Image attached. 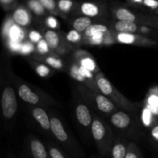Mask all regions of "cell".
Instances as JSON below:
<instances>
[{
	"instance_id": "cell-1",
	"label": "cell",
	"mask_w": 158,
	"mask_h": 158,
	"mask_svg": "<svg viewBox=\"0 0 158 158\" xmlns=\"http://www.w3.org/2000/svg\"><path fill=\"white\" fill-rule=\"evenodd\" d=\"M17 100L15 92L11 87H6L2 95V114L6 118H11L17 110Z\"/></svg>"
},
{
	"instance_id": "cell-2",
	"label": "cell",
	"mask_w": 158,
	"mask_h": 158,
	"mask_svg": "<svg viewBox=\"0 0 158 158\" xmlns=\"http://www.w3.org/2000/svg\"><path fill=\"white\" fill-rule=\"evenodd\" d=\"M50 128L52 132L60 141L64 142L68 139L67 134L63 128L61 121L57 118H52L50 120Z\"/></svg>"
},
{
	"instance_id": "cell-3",
	"label": "cell",
	"mask_w": 158,
	"mask_h": 158,
	"mask_svg": "<svg viewBox=\"0 0 158 158\" xmlns=\"http://www.w3.org/2000/svg\"><path fill=\"white\" fill-rule=\"evenodd\" d=\"M76 115L80 124L84 127L89 126L92 121L90 113L87 106L83 104H80L76 110Z\"/></svg>"
},
{
	"instance_id": "cell-4",
	"label": "cell",
	"mask_w": 158,
	"mask_h": 158,
	"mask_svg": "<svg viewBox=\"0 0 158 158\" xmlns=\"http://www.w3.org/2000/svg\"><path fill=\"white\" fill-rule=\"evenodd\" d=\"M19 95L22 100L31 104H36L39 101L38 96L32 92L30 88L26 85H22L19 88Z\"/></svg>"
},
{
	"instance_id": "cell-5",
	"label": "cell",
	"mask_w": 158,
	"mask_h": 158,
	"mask_svg": "<svg viewBox=\"0 0 158 158\" xmlns=\"http://www.w3.org/2000/svg\"><path fill=\"white\" fill-rule=\"evenodd\" d=\"M32 115L34 118L39 122L40 126L44 130H49L50 127V121H49L46 111L42 108H35L32 111Z\"/></svg>"
},
{
	"instance_id": "cell-6",
	"label": "cell",
	"mask_w": 158,
	"mask_h": 158,
	"mask_svg": "<svg viewBox=\"0 0 158 158\" xmlns=\"http://www.w3.org/2000/svg\"><path fill=\"white\" fill-rule=\"evenodd\" d=\"M111 122L117 127L123 129L130 124L131 119L129 116L123 112H117L111 117Z\"/></svg>"
},
{
	"instance_id": "cell-7",
	"label": "cell",
	"mask_w": 158,
	"mask_h": 158,
	"mask_svg": "<svg viewBox=\"0 0 158 158\" xmlns=\"http://www.w3.org/2000/svg\"><path fill=\"white\" fill-rule=\"evenodd\" d=\"M30 148L34 158H47L46 149L40 140H32L30 143Z\"/></svg>"
},
{
	"instance_id": "cell-8",
	"label": "cell",
	"mask_w": 158,
	"mask_h": 158,
	"mask_svg": "<svg viewBox=\"0 0 158 158\" xmlns=\"http://www.w3.org/2000/svg\"><path fill=\"white\" fill-rule=\"evenodd\" d=\"M97 107L103 113H110L114 109V104L112 102L106 98L105 96L98 95L96 98Z\"/></svg>"
},
{
	"instance_id": "cell-9",
	"label": "cell",
	"mask_w": 158,
	"mask_h": 158,
	"mask_svg": "<svg viewBox=\"0 0 158 158\" xmlns=\"http://www.w3.org/2000/svg\"><path fill=\"white\" fill-rule=\"evenodd\" d=\"M92 133L96 140H101L105 135V127L100 120H94L92 124Z\"/></svg>"
},
{
	"instance_id": "cell-10",
	"label": "cell",
	"mask_w": 158,
	"mask_h": 158,
	"mask_svg": "<svg viewBox=\"0 0 158 158\" xmlns=\"http://www.w3.org/2000/svg\"><path fill=\"white\" fill-rule=\"evenodd\" d=\"M115 28L117 31L120 32H127V33H131L134 32L137 30V25L132 22L127 21H119L116 23Z\"/></svg>"
},
{
	"instance_id": "cell-11",
	"label": "cell",
	"mask_w": 158,
	"mask_h": 158,
	"mask_svg": "<svg viewBox=\"0 0 158 158\" xmlns=\"http://www.w3.org/2000/svg\"><path fill=\"white\" fill-rule=\"evenodd\" d=\"M15 21L20 26H26L29 23V15L24 9H17L13 14Z\"/></svg>"
},
{
	"instance_id": "cell-12",
	"label": "cell",
	"mask_w": 158,
	"mask_h": 158,
	"mask_svg": "<svg viewBox=\"0 0 158 158\" xmlns=\"http://www.w3.org/2000/svg\"><path fill=\"white\" fill-rule=\"evenodd\" d=\"M91 26V19L86 16L80 17L77 19L73 23V28L77 32H83Z\"/></svg>"
},
{
	"instance_id": "cell-13",
	"label": "cell",
	"mask_w": 158,
	"mask_h": 158,
	"mask_svg": "<svg viewBox=\"0 0 158 158\" xmlns=\"http://www.w3.org/2000/svg\"><path fill=\"white\" fill-rule=\"evenodd\" d=\"M9 35L11 41L20 43V42L23 40V37H24V33H23L21 28L19 27V26H17V25H13L12 27L11 28L10 31H9Z\"/></svg>"
},
{
	"instance_id": "cell-14",
	"label": "cell",
	"mask_w": 158,
	"mask_h": 158,
	"mask_svg": "<svg viewBox=\"0 0 158 158\" xmlns=\"http://www.w3.org/2000/svg\"><path fill=\"white\" fill-rule=\"evenodd\" d=\"M107 31V28L106 26H103V25L100 24H96V25H91L89 26L87 29L85 31V34L86 35L89 37L94 36V35L100 32H105Z\"/></svg>"
},
{
	"instance_id": "cell-15",
	"label": "cell",
	"mask_w": 158,
	"mask_h": 158,
	"mask_svg": "<svg viewBox=\"0 0 158 158\" xmlns=\"http://www.w3.org/2000/svg\"><path fill=\"white\" fill-rule=\"evenodd\" d=\"M45 39L46 43L52 49H55L59 45V37L58 35L53 31L49 30L45 34Z\"/></svg>"
},
{
	"instance_id": "cell-16",
	"label": "cell",
	"mask_w": 158,
	"mask_h": 158,
	"mask_svg": "<svg viewBox=\"0 0 158 158\" xmlns=\"http://www.w3.org/2000/svg\"><path fill=\"white\" fill-rule=\"evenodd\" d=\"M97 86L104 95H110L113 92V87L110 83L105 78H100L97 80Z\"/></svg>"
},
{
	"instance_id": "cell-17",
	"label": "cell",
	"mask_w": 158,
	"mask_h": 158,
	"mask_svg": "<svg viewBox=\"0 0 158 158\" xmlns=\"http://www.w3.org/2000/svg\"><path fill=\"white\" fill-rule=\"evenodd\" d=\"M117 17L118 19H120V21L132 22V23L135 21L136 19L134 14L125 9H120L117 10Z\"/></svg>"
},
{
	"instance_id": "cell-18",
	"label": "cell",
	"mask_w": 158,
	"mask_h": 158,
	"mask_svg": "<svg viewBox=\"0 0 158 158\" xmlns=\"http://www.w3.org/2000/svg\"><path fill=\"white\" fill-rule=\"evenodd\" d=\"M82 12L88 16H95L98 14V8L92 3H84L82 6Z\"/></svg>"
},
{
	"instance_id": "cell-19",
	"label": "cell",
	"mask_w": 158,
	"mask_h": 158,
	"mask_svg": "<svg viewBox=\"0 0 158 158\" xmlns=\"http://www.w3.org/2000/svg\"><path fill=\"white\" fill-rule=\"evenodd\" d=\"M127 149L122 143H118L114 147L112 151L113 158H125L127 154Z\"/></svg>"
},
{
	"instance_id": "cell-20",
	"label": "cell",
	"mask_w": 158,
	"mask_h": 158,
	"mask_svg": "<svg viewBox=\"0 0 158 158\" xmlns=\"http://www.w3.org/2000/svg\"><path fill=\"white\" fill-rule=\"evenodd\" d=\"M118 40L122 43L126 44H131L133 43L135 40V37L131 33H127V32H120L117 36Z\"/></svg>"
},
{
	"instance_id": "cell-21",
	"label": "cell",
	"mask_w": 158,
	"mask_h": 158,
	"mask_svg": "<svg viewBox=\"0 0 158 158\" xmlns=\"http://www.w3.org/2000/svg\"><path fill=\"white\" fill-rule=\"evenodd\" d=\"M81 66L93 72L96 69L95 62L90 58H84L81 60Z\"/></svg>"
},
{
	"instance_id": "cell-22",
	"label": "cell",
	"mask_w": 158,
	"mask_h": 158,
	"mask_svg": "<svg viewBox=\"0 0 158 158\" xmlns=\"http://www.w3.org/2000/svg\"><path fill=\"white\" fill-rule=\"evenodd\" d=\"M31 9L37 14H42L43 12V7L41 3L37 0H31L29 2Z\"/></svg>"
},
{
	"instance_id": "cell-23",
	"label": "cell",
	"mask_w": 158,
	"mask_h": 158,
	"mask_svg": "<svg viewBox=\"0 0 158 158\" xmlns=\"http://www.w3.org/2000/svg\"><path fill=\"white\" fill-rule=\"evenodd\" d=\"M66 40L71 43H77V42L80 41V35L79 34V32L77 30H71L69 31V33L66 35Z\"/></svg>"
},
{
	"instance_id": "cell-24",
	"label": "cell",
	"mask_w": 158,
	"mask_h": 158,
	"mask_svg": "<svg viewBox=\"0 0 158 158\" xmlns=\"http://www.w3.org/2000/svg\"><path fill=\"white\" fill-rule=\"evenodd\" d=\"M46 63L51 66L52 67L56 68V69H60L63 66V63L60 61V60H57V59L53 58V57H48L46 59Z\"/></svg>"
},
{
	"instance_id": "cell-25",
	"label": "cell",
	"mask_w": 158,
	"mask_h": 158,
	"mask_svg": "<svg viewBox=\"0 0 158 158\" xmlns=\"http://www.w3.org/2000/svg\"><path fill=\"white\" fill-rule=\"evenodd\" d=\"M71 75H72V77L74 79H76L78 81H84V77L81 75V73L80 72V69H79V68L77 66H73L71 68Z\"/></svg>"
},
{
	"instance_id": "cell-26",
	"label": "cell",
	"mask_w": 158,
	"mask_h": 158,
	"mask_svg": "<svg viewBox=\"0 0 158 158\" xmlns=\"http://www.w3.org/2000/svg\"><path fill=\"white\" fill-rule=\"evenodd\" d=\"M73 2L70 0H60L59 2V7L62 11L67 12L72 7Z\"/></svg>"
},
{
	"instance_id": "cell-27",
	"label": "cell",
	"mask_w": 158,
	"mask_h": 158,
	"mask_svg": "<svg viewBox=\"0 0 158 158\" xmlns=\"http://www.w3.org/2000/svg\"><path fill=\"white\" fill-rule=\"evenodd\" d=\"M151 110L146 108L143 110V114H142V120H143V123L146 126H149L151 123Z\"/></svg>"
},
{
	"instance_id": "cell-28",
	"label": "cell",
	"mask_w": 158,
	"mask_h": 158,
	"mask_svg": "<svg viewBox=\"0 0 158 158\" xmlns=\"http://www.w3.org/2000/svg\"><path fill=\"white\" fill-rule=\"evenodd\" d=\"M36 72L40 77H46L49 73V69L44 65H40L36 67Z\"/></svg>"
},
{
	"instance_id": "cell-29",
	"label": "cell",
	"mask_w": 158,
	"mask_h": 158,
	"mask_svg": "<svg viewBox=\"0 0 158 158\" xmlns=\"http://www.w3.org/2000/svg\"><path fill=\"white\" fill-rule=\"evenodd\" d=\"M48 46L49 45L46 43V40H40L37 45V48L41 53H46L48 52Z\"/></svg>"
},
{
	"instance_id": "cell-30",
	"label": "cell",
	"mask_w": 158,
	"mask_h": 158,
	"mask_svg": "<svg viewBox=\"0 0 158 158\" xmlns=\"http://www.w3.org/2000/svg\"><path fill=\"white\" fill-rule=\"evenodd\" d=\"M148 103H149L150 108L158 109V96H151L148 99Z\"/></svg>"
},
{
	"instance_id": "cell-31",
	"label": "cell",
	"mask_w": 158,
	"mask_h": 158,
	"mask_svg": "<svg viewBox=\"0 0 158 158\" xmlns=\"http://www.w3.org/2000/svg\"><path fill=\"white\" fill-rule=\"evenodd\" d=\"M32 50H33V46L30 43H26L22 46V49L20 51H21L22 53L26 55V54L30 53Z\"/></svg>"
},
{
	"instance_id": "cell-32",
	"label": "cell",
	"mask_w": 158,
	"mask_h": 158,
	"mask_svg": "<svg viewBox=\"0 0 158 158\" xmlns=\"http://www.w3.org/2000/svg\"><path fill=\"white\" fill-rule=\"evenodd\" d=\"M49 155L51 158H65L63 154L56 148H51L49 150Z\"/></svg>"
},
{
	"instance_id": "cell-33",
	"label": "cell",
	"mask_w": 158,
	"mask_h": 158,
	"mask_svg": "<svg viewBox=\"0 0 158 158\" xmlns=\"http://www.w3.org/2000/svg\"><path fill=\"white\" fill-rule=\"evenodd\" d=\"M41 35L38 32H36V31H32V32L29 33V39L33 43H39L41 40Z\"/></svg>"
},
{
	"instance_id": "cell-34",
	"label": "cell",
	"mask_w": 158,
	"mask_h": 158,
	"mask_svg": "<svg viewBox=\"0 0 158 158\" xmlns=\"http://www.w3.org/2000/svg\"><path fill=\"white\" fill-rule=\"evenodd\" d=\"M40 2H41L42 5L44 7L49 9V10H52L55 8V2H54V0H40Z\"/></svg>"
},
{
	"instance_id": "cell-35",
	"label": "cell",
	"mask_w": 158,
	"mask_h": 158,
	"mask_svg": "<svg viewBox=\"0 0 158 158\" xmlns=\"http://www.w3.org/2000/svg\"><path fill=\"white\" fill-rule=\"evenodd\" d=\"M79 69H80V73H81V75L83 76V77H86V78H89V79H91L93 77V74L92 73H91V71H89V69H86V68H84L83 66H80V67H79Z\"/></svg>"
},
{
	"instance_id": "cell-36",
	"label": "cell",
	"mask_w": 158,
	"mask_h": 158,
	"mask_svg": "<svg viewBox=\"0 0 158 158\" xmlns=\"http://www.w3.org/2000/svg\"><path fill=\"white\" fill-rule=\"evenodd\" d=\"M103 32H100V33H97L94 35V36H92L93 43H94V44H100V43H101L103 39Z\"/></svg>"
},
{
	"instance_id": "cell-37",
	"label": "cell",
	"mask_w": 158,
	"mask_h": 158,
	"mask_svg": "<svg viewBox=\"0 0 158 158\" xmlns=\"http://www.w3.org/2000/svg\"><path fill=\"white\" fill-rule=\"evenodd\" d=\"M9 46H10V48L14 51H19L21 50L22 46L23 45L20 43H18V42H14V41H10L9 43Z\"/></svg>"
},
{
	"instance_id": "cell-38",
	"label": "cell",
	"mask_w": 158,
	"mask_h": 158,
	"mask_svg": "<svg viewBox=\"0 0 158 158\" xmlns=\"http://www.w3.org/2000/svg\"><path fill=\"white\" fill-rule=\"evenodd\" d=\"M144 4L152 9H156L158 7V2L156 0H144Z\"/></svg>"
},
{
	"instance_id": "cell-39",
	"label": "cell",
	"mask_w": 158,
	"mask_h": 158,
	"mask_svg": "<svg viewBox=\"0 0 158 158\" xmlns=\"http://www.w3.org/2000/svg\"><path fill=\"white\" fill-rule=\"evenodd\" d=\"M48 26L51 27L52 29H55L57 26V21L54 17H49L47 19Z\"/></svg>"
},
{
	"instance_id": "cell-40",
	"label": "cell",
	"mask_w": 158,
	"mask_h": 158,
	"mask_svg": "<svg viewBox=\"0 0 158 158\" xmlns=\"http://www.w3.org/2000/svg\"><path fill=\"white\" fill-rule=\"evenodd\" d=\"M13 26V23L12 21H9L6 23L4 27V33L5 34H9V31H10L11 28Z\"/></svg>"
},
{
	"instance_id": "cell-41",
	"label": "cell",
	"mask_w": 158,
	"mask_h": 158,
	"mask_svg": "<svg viewBox=\"0 0 158 158\" xmlns=\"http://www.w3.org/2000/svg\"><path fill=\"white\" fill-rule=\"evenodd\" d=\"M151 133H152L153 137L158 141V126L154 127L152 129V132Z\"/></svg>"
},
{
	"instance_id": "cell-42",
	"label": "cell",
	"mask_w": 158,
	"mask_h": 158,
	"mask_svg": "<svg viewBox=\"0 0 158 158\" xmlns=\"http://www.w3.org/2000/svg\"><path fill=\"white\" fill-rule=\"evenodd\" d=\"M125 158H139V157L135 152H134V151H129V152L127 153Z\"/></svg>"
},
{
	"instance_id": "cell-43",
	"label": "cell",
	"mask_w": 158,
	"mask_h": 158,
	"mask_svg": "<svg viewBox=\"0 0 158 158\" xmlns=\"http://www.w3.org/2000/svg\"><path fill=\"white\" fill-rule=\"evenodd\" d=\"M12 1V0H2V2L4 3H9V2H11Z\"/></svg>"
},
{
	"instance_id": "cell-44",
	"label": "cell",
	"mask_w": 158,
	"mask_h": 158,
	"mask_svg": "<svg viewBox=\"0 0 158 158\" xmlns=\"http://www.w3.org/2000/svg\"><path fill=\"white\" fill-rule=\"evenodd\" d=\"M135 1H136V2H141L142 0H135Z\"/></svg>"
}]
</instances>
